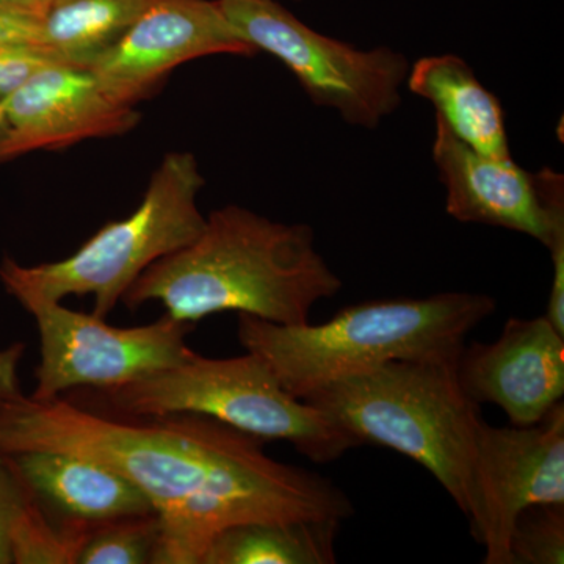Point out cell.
I'll use <instances>...</instances> for the list:
<instances>
[{
	"label": "cell",
	"instance_id": "obj_8",
	"mask_svg": "<svg viewBox=\"0 0 564 564\" xmlns=\"http://www.w3.org/2000/svg\"><path fill=\"white\" fill-rule=\"evenodd\" d=\"M40 336V364L32 399L52 400L74 388H118L184 361L193 323L163 315L133 328L107 325L106 318L77 313L62 303L28 311Z\"/></svg>",
	"mask_w": 564,
	"mask_h": 564
},
{
	"label": "cell",
	"instance_id": "obj_4",
	"mask_svg": "<svg viewBox=\"0 0 564 564\" xmlns=\"http://www.w3.org/2000/svg\"><path fill=\"white\" fill-rule=\"evenodd\" d=\"M456 361H397L307 393L359 445L392 448L421 464L467 516L481 419Z\"/></svg>",
	"mask_w": 564,
	"mask_h": 564
},
{
	"label": "cell",
	"instance_id": "obj_5",
	"mask_svg": "<svg viewBox=\"0 0 564 564\" xmlns=\"http://www.w3.org/2000/svg\"><path fill=\"white\" fill-rule=\"evenodd\" d=\"M204 184L192 152H169L129 217L107 223L62 261L21 265L6 258L0 281L25 311L62 303L66 296L93 295V314L106 318L148 267L187 247L203 231L206 217L198 196Z\"/></svg>",
	"mask_w": 564,
	"mask_h": 564
},
{
	"label": "cell",
	"instance_id": "obj_22",
	"mask_svg": "<svg viewBox=\"0 0 564 564\" xmlns=\"http://www.w3.org/2000/svg\"><path fill=\"white\" fill-rule=\"evenodd\" d=\"M31 496L10 456L0 454V564H11V529Z\"/></svg>",
	"mask_w": 564,
	"mask_h": 564
},
{
	"label": "cell",
	"instance_id": "obj_17",
	"mask_svg": "<svg viewBox=\"0 0 564 564\" xmlns=\"http://www.w3.org/2000/svg\"><path fill=\"white\" fill-rule=\"evenodd\" d=\"M340 524L323 519L228 527L212 541L203 564H333Z\"/></svg>",
	"mask_w": 564,
	"mask_h": 564
},
{
	"label": "cell",
	"instance_id": "obj_11",
	"mask_svg": "<svg viewBox=\"0 0 564 564\" xmlns=\"http://www.w3.org/2000/svg\"><path fill=\"white\" fill-rule=\"evenodd\" d=\"M256 54L218 0H158L88 70L113 101L135 107L184 63Z\"/></svg>",
	"mask_w": 564,
	"mask_h": 564
},
{
	"label": "cell",
	"instance_id": "obj_14",
	"mask_svg": "<svg viewBox=\"0 0 564 564\" xmlns=\"http://www.w3.org/2000/svg\"><path fill=\"white\" fill-rule=\"evenodd\" d=\"M7 456L36 499L65 518L101 524L122 516L154 511L148 497L132 481L106 464L62 452Z\"/></svg>",
	"mask_w": 564,
	"mask_h": 564
},
{
	"label": "cell",
	"instance_id": "obj_21",
	"mask_svg": "<svg viewBox=\"0 0 564 564\" xmlns=\"http://www.w3.org/2000/svg\"><path fill=\"white\" fill-rule=\"evenodd\" d=\"M55 63L61 62L55 61L43 44L0 47V99L17 91L40 69Z\"/></svg>",
	"mask_w": 564,
	"mask_h": 564
},
{
	"label": "cell",
	"instance_id": "obj_13",
	"mask_svg": "<svg viewBox=\"0 0 564 564\" xmlns=\"http://www.w3.org/2000/svg\"><path fill=\"white\" fill-rule=\"evenodd\" d=\"M456 377L475 404L494 403L514 426L540 422L564 395V336L547 317L510 318L491 344H464Z\"/></svg>",
	"mask_w": 564,
	"mask_h": 564
},
{
	"label": "cell",
	"instance_id": "obj_23",
	"mask_svg": "<svg viewBox=\"0 0 564 564\" xmlns=\"http://www.w3.org/2000/svg\"><path fill=\"white\" fill-rule=\"evenodd\" d=\"M43 44V22L0 9V47Z\"/></svg>",
	"mask_w": 564,
	"mask_h": 564
},
{
	"label": "cell",
	"instance_id": "obj_3",
	"mask_svg": "<svg viewBox=\"0 0 564 564\" xmlns=\"http://www.w3.org/2000/svg\"><path fill=\"white\" fill-rule=\"evenodd\" d=\"M485 293L352 304L322 325H278L239 314V340L296 399L397 361H456L467 334L497 310Z\"/></svg>",
	"mask_w": 564,
	"mask_h": 564
},
{
	"label": "cell",
	"instance_id": "obj_18",
	"mask_svg": "<svg viewBox=\"0 0 564 564\" xmlns=\"http://www.w3.org/2000/svg\"><path fill=\"white\" fill-rule=\"evenodd\" d=\"M96 524L65 518L52 521L32 492L10 534L11 563L77 564L85 541Z\"/></svg>",
	"mask_w": 564,
	"mask_h": 564
},
{
	"label": "cell",
	"instance_id": "obj_19",
	"mask_svg": "<svg viewBox=\"0 0 564 564\" xmlns=\"http://www.w3.org/2000/svg\"><path fill=\"white\" fill-rule=\"evenodd\" d=\"M159 541V519L151 513L122 516L91 529L77 564H147Z\"/></svg>",
	"mask_w": 564,
	"mask_h": 564
},
{
	"label": "cell",
	"instance_id": "obj_24",
	"mask_svg": "<svg viewBox=\"0 0 564 564\" xmlns=\"http://www.w3.org/2000/svg\"><path fill=\"white\" fill-rule=\"evenodd\" d=\"M24 344H11L0 348V411L21 392L20 364L24 355Z\"/></svg>",
	"mask_w": 564,
	"mask_h": 564
},
{
	"label": "cell",
	"instance_id": "obj_6",
	"mask_svg": "<svg viewBox=\"0 0 564 564\" xmlns=\"http://www.w3.org/2000/svg\"><path fill=\"white\" fill-rule=\"evenodd\" d=\"M104 393L120 417L206 415L262 441H288L314 463L336 462L358 447L321 410L285 391L267 362L250 351L204 358L192 350L170 369Z\"/></svg>",
	"mask_w": 564,
	"mask_h": 564
},
{
	"label": "cell",
	"instance_id": "obj_25",
	"mask_svg": "<svg viewBox=\"0 0 564 564\" xmlns=\"http://www.w3.org/2000/svg\"><path fill=\"white\" fill-rule=\"evenodd\" d=\"M54 2L55 0H0V9H7L43 21Z\"/></svg>",
	"mask_w": 564,
	"mask_h": 564
},
{
	"label": "cell",
	"instance_id": "obj_15",
	"mask_svg": "<svg viewBox=\"0 0 564 564\" xmlns=\"http://www.w3.org/2000/svg\"><path fill=\"white\" fill-rule=\"evenodd\" d=\"M408 87L429 101L452 135L480 154L511 158L502 104L454 54L430 55L413 63Z\"/></svg>",
	"mask_w": 564,
	"mask_h": 564
},
{
	"label": "cell",
	"instance_id": "obj_2",
	"mask_svg": "<svg viewBox=\"0 0 564 564\" xmlns=\"http://www.w3.org/2000/svg\"><path fill=\"white\" fill-rule=\"evenodd\" d=\"M340 289L343 280L315 250L311 226L228 204L210 212L192 243L148 267L121 302L132 311L159 302L166 315L188 323L236 311L302 325L315 304Z\"/></svg>",
	"mask_w": 564,
	"mask_h": 564
},
{
	"label": "cell",
	"instance_id": "obj_20",
	"mask_svg": "<svg viewBox=\"0 0 564 564\" xmlns=\"http://www.w3.org/2000/svg\"><path fill=\"white\" fill-rule=\"evenodd\" d=\"M564 563V505L527 507L510 534V564Z\"/></svg>",
	"mask_w": 564,
	"mask_h": 564
},
{
	"label": "cell",
	"instance_id": "obj_10",
	"mask_svg": "<svg viewBox=\"0 0 564 564\" xmlns=\"http://www.w3.org/2000/svg\"><path fill=\"white\" fill-rule=\"evenodd\" d=\"M433 162L455 220L525 234L549 251L564 250V180L551 166L532 173L513 158L470 150L436 120Z\"/></svg>",
	"mask_w": 564,
	"mask_h": 564
},
{
	"label": "cell",
	"instance_id": "obj_1",
	"mask_svg": "<svg viewBox=\"0 0 564 564\" xmlns=\"http://www.w3.org/2000/svg\"><path fill=\"white\" fill-rule=\"evenodd\" d=\"M262 440L199 414L106 417L57 397L20 393L0 411V454L62 452L132 481L159 519L152 564H203L228 527L355 513L328 478L274 462Z\"/></svg>",
	"mask_w": 564,
	"mask_h": 564
},
{
	"label": "cell",
	"instance_id": "obj_7",
	"mask_svg": "<svg viewBox=\"0 0 564 564\" xmlns=\"http://www.w3.org/2000/svg\"><path fill=\"white\" fill-rule=\"evenodd\" d=\"M223 13L256 52L278 58L311 101L348 124L377 129L402 104L411 63L391 47L361 51L300 21L278 0H218Z\"/></svg>",
	"mask_w": 564,
	"mask_h": 564
},
{
	"label": "cell",
	"instance_id": "obj_16",
	"mask_svg": "<svg viewBox=\"0 0 564 564\" xmlns=\"http://www.w3.org/2000/svg\"><path fill=\"white\" fill-rule=\"evenodd\" d=\"M158 0H55L43 18V46L55 61L88 69Z\"/></svg>",
	"mask_w": 564,
	"mask_h": 564
},
{
	"label": "cell",
	"instance_id": "obj_12",
	"mask_svg": "<svg viewBox=\"0 0 564 564\" xmlns=\"http://www.w3.org/2000/svg\"><path fill=\"white\" fill-rule=\"evenodd\" d=\"M0 102L7 122L0 137V163L40 150L122 135L141 120L135 107L106 95L90 70L61 63L40 69Z\"/></svg>",
	"mask_w": 564,
	"mask_h": 564
},
{
	"label": "cell",
	"instance_id": "obj_9",
	"mask_svg": "<svg viewBox=\"0 0 564 564\" xmlns=\"http://www.w3.org/2000/svg\"><path fill=\"white\" fill-rule=\"evenodd\" d=\"M540 503L564 505V404L529 426L478 432L469 513L485 545V564H510V534L518 514Z\"/></svg>",
	"mask_w": 564,
	"mask_h": 564
},
{
	"label": "cell",
	"instance_id": "obj_26",
	"mask_svg": "<svg viewBox=\"0 0 564 564\" xmlns=\"http://www.w3.org/2000/svg\"><path fill=\"white\" fill-rule=\"evenodd\" d=\"M6 113H3L2 102H0V137H2L3 131H6Z\"/></svg>",
	"mask_w": 564,
	"mask_h": 564
},
{
	"label": "cell",
	"instance_id": "obj_27",
	"mask_svg": "<svg viewBox=\"0 0 564 564\" xmlns=\"http://www.w3.org/2000/svg\"><path fill=\"white\" fill-rule=\"evenodd\" d=\"M296 2H300V0H296Z\"/></svg>",
	"mask_w": 564,
	"mask_h": 564
}]
</instances>
